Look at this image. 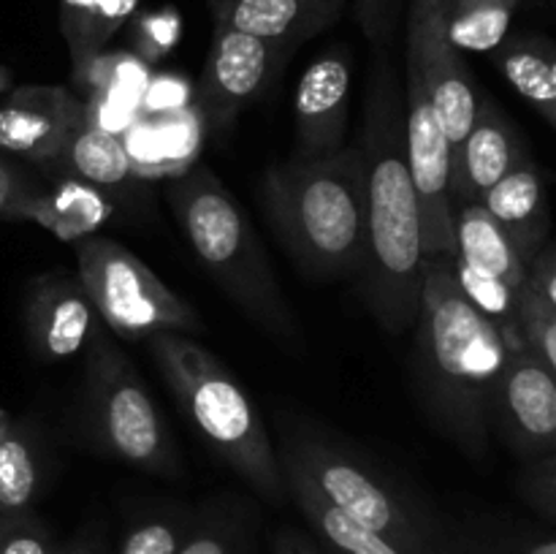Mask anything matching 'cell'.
I'll return each instance as SVG.
<instances>
[{"label":"cell","instance_id":"cell-16","mask_svg":"<svg viewBox=\"0 0 556 554\" xmlns=\"http://www.w3.org/2000/svg\"><path fill=\"white\" fill-rule=\"evenodd\" d=\"M351 60L329 49L307 65L293 90V158H320L345 147Z\"/></svg>","mask_w":556,"mask_h":554},{"label":"cell","instance_id":"cell-20","mask_svg":"<svg viewBox=\"0 0 556 554\" xmlns=\"http://www.w3.org/2000/svg\"><path fill=\"white\" fill-rule=\"evenodd\" d=\"M282 467V478H286L288 500L296 503L302 511L304 521L313 530L315 543L324 554H402L391 546L386 538L372 532L369 527L358 525L353 516L337 508L334 503L324 498L291 462L277 459Z\"/></svg>","mask_w":556,"mask_h":554},{"label":"cell","instance_id":"cell-6","mask_svg":"<svg viewBox=\"0 0 556 554\" xmlns=\"http://www.w3.org/2000/svg\"><path fill=\"white\" fill-rule=\"evenodd\" d=\"M163 375L195 432L258 498L282 505L286 478L258 405L237 375L190 335H155L147 340Z\"/></svg>","mask_w":556,"mask_h":554},{"label":"cell","instance_id":"cell-17","mask_svg":"<svg viewBox=\"0 0 556 554\" xmlns=\"http://www.w3.org/2000/svg\"><path fill=\"white\" fill-rule=\"evenodd\" d=\"M530 155L514 119L494 98H478L472 128L454 150L451 199L454 204L481 199Z\"/></svg>","mask_w":556,"mask_h":554},{"label":"cell","instance_id":"cell-30","mask_svg":"<svg viewBox=\"0 0 556 554\" xmlns=\"http://www.w3.org/2000/svg\"><path fill=\"white\" fill-rule=\"evenodd\" d=\"M516 340L535 353L546 367L556 369V304L546 302L535 288L521 282L514 315Z\"/></svg>","mask_w":556,"mask_h":554},{"label":"cell","instance_id":"cell-7","mask_svg":"<svg viewBox=\"0 0 556 554\" xmlns=\"http://www.w3.org/2000/svg\"><path fill=\"white\" fill-rule=\"evenodd\" d=\"M81 411L87 435L101 454L150 476H182V456L161 407L152 400L139 369L117 345V337L106 329L85 353Z\"/></svg>","mask_w":556,"mask_h":554},{"label":"cell","instance_id":"cell-21","mask_svg":"<svg viewBox=\"0 0 556 554\" xmlns=\"http://www.w3.org/2000/svg\"><path fill=\"white\" fill-rule=\"evenodd\" d=\"M494 65L521 101L556 128V43L546 33H514L492 52Z\"/></svg>","mask_w":556,"mask_h":554},{"label":"cell","instance_id":"cell-32","mask_svg":"<svg viewBox=\"0 0 556 554\" xmlns=\"http://www.w3.org/2000/svg\"><path fill=\"white\" fill-rule=\"evenodd\" d=\"M516 494L538 516V521L554 527L556 521V454L535 462H521L516 476Z\"/></svg>","mask_w":556,"mask_h":554},{"label":"cell","instance_id":"cell-37","mask_svg":"<svg viewBox=\"0 0 556 554\" xmlns=\"http://www.w3.org/2000/svg\"><path fill=\"white\" fill-rule=\"evenodd\" d=\"M11 87H14V74H11L3 63H0V96H3V92H9Z\"/></svg>","mask_w":556,"mask_h":554},{"label":"cell","instance_id":"cell-22","mask_svg":"<svg viewBox=\"0 0 556 554\" xmlns=\"http://www.w3.org/2000/svg\"><path fill=\"white\" fill-rule=\"evenodd\" d=\"M52 478L47 443L38 424L14 418L0 438V516L36 511Z\"/></svg>","mask_w":556,"mask_h":554},{"label":"cell","instance_id":"cell-28","mask_svg":"<svg viewBox=\"0 0 556 554\" xmlns=\"http://www.w3.org/2000/svg\"><path fill=\"white\" fill-rule=\"evenodd\" d=\"M445 38L459 52L492 54L505 36L519 5L500 0H438Z\"/></svg>","mask_w":556,"mask_h":554},{"label":"cell","instance_id":"cell-35","mask_svg":"<svg viewBox=\"0 0 556 554\" xmlns=\"http://www.w3.org/2000/svg\"><path fill=\"white\" fill-rule=\"evenodd\" d=\"M271 554H324L313 538L302 536V532L282 527L271 538Z\"/></svg>","mask_w":556,"mask_h":554},{"label":"cell","instance_id":"cell-8","mask_svg":"<svg viewBox=\"0 0 556 554\" xmlns=\"http://www.w3.org/2000/svg\"><path fill=\"white\" fill-rule=\"evenodd\" d=\"M76 250V277L90 297L103 329L117 340L139 342L155 335L201 331L199 313L174 293L144 261L125 244L92 234L79 239Z\"/></svg>","mask_w":556,"mask_h":554},{"label":"cell","instance_id":"cell-2","mask_svg":"<svg viewBox=\"0 0 556 554\" xmlns=\"http://www.w3.org/2000/svg\"><path fill=\"white\" fill-rule=\"evenodd\" d=\"M413 378L429 421L472 459L489 454V405L508 358L492 318L462 291L454 253L424 255Z\"/></svg>","mask_w":556,"mask_h":554},{"label":"cell","instance_id":"cell-1","mask_svg":"<svg viewBox=\"0 0 556 554\" xmlns=\"http://www.w3.org/2000/svg\"><path fill=\"white\" fill-rule=\"evenodd\" d=\"M356 147L367 177L364 302L389 335L413 329L424 280L416 188L405 158V96L389 54H375Z\"/></svg>","mask_w":556,"mask_h":554},{"label":"cell","instance_id":"cell-23","mask_svg":"<svg viewBox=\"0 0 556 554\" xmlns=\"http://www.w3.org/2000/svg\"><path fill=\"white\" fill-rule=\"evenodd\" d=\"M144 0H58V27L71 58V81H79L92 58L139 14Z\"/></svg>","mask_w":556,"mask_h":554},{"label":"cell","instance_id":"cell-3","mask_svg":"<svg viewBox=\"0 0 556 554\" xmlns=\"http://www.w3.org/2000/svg\"><path fill=\"white\" fill-rule=\"evenodd\" d=\"M261 201L282 248L309 280L358 277L367 255V177L356 144L266 168Z\"/></svg>","mask_w":556,"mask_h":554},{"label":"cell","instance_id":"cell-39","mask_svg":"<svg viewBox=\"0 0 556 554\" xmlns=\"http://www.w3.org/2000/svg\"><path fill=\"white\" fill-rule=\"evenodd\" d=\"M318 3L324 5V9L329 11L331 16H337V14H340V9H342V3H345V0H318Z\"/></svg>","mask_w":556,"mask_h":554},{"label":"cell","instance_id":"cell-11","mask_svg":"<svg viewBox=\"0 0 556 554\" xmlns=\"http://www.w3.org/2000/svg\"><path fill=\"white\" fill-rule=\"evenodd\" d=\"M489 429L519 462L556 454V369L510 345L489 405Z\"/></svg>","mask_w":556,"mask_h":554},{"label":"cell","instance_id":"cell-26","mask_svg":"<svg viewBox=\"0 0 556 554\" xmlns=\"http://www.w3.org/2000/svg\"><path fill=\"white\" fill-rule=\"evenodd\" d=\"M58 177L79 179V182L96 185V188H119L134 177V161L128 147L117 134L87 123L76 130L74 139L63 150V155L52 163Z\"/></svg>","mask_w":556,"mask_h":554},{"label":"cell","instance_id":"cell-14","mask_svg":"<svg viewBox=\"0 0 556 554\" xmlns=\"http://www.w3.org/2000/svg\"><path fill=\"white\" fill-rule=\"evenodd\" d=\"M87 123L90 112L68 87H11L0 101V152L43 174Z\"/></svg>","mask_w":556,"mask_h":554},{"label":"cell","instance_id":"cell-31","mask_svg":"<svg viewBox=\"0 0 556 554\" xmlns=\"http://www.w3.org/2000/svg\"><path fill=\"white\" fill-rule=\"evenodd\" d=\"M47 185V177L38 168L0 152V221H27Z\"/></svg>","mask_w":556,"mask_h":554},{"label":"cell","instance_id":"cell-36","mask_svg":"<svg viewBox=\"0 0 556 554\" xmlns=\"http://www.w3.org/2000/svg\"><path fill=\"white\" fill-rule=\"evenodd\" d=\"M60 554H112L106 536L96 527H87V530L76 532L71 541H65L60 546Z\"/></svg>","mask_w":556,"mask_h":554},{"label":"cell","instance_id":"cell-4","mask_svg":"<svg viewBox=\"0 0 556 554\" xmlns=\"http://www.w3.org/2000/svg\"><path fill=\"white\" fill-rule=\"evenodd\" d=\"M168 206L195 261L228 302L264 335L302 345V324L271 269L264 242L220 177L206 166H193L168 188Z\"/></svg>","mask_w":556,"mask_h":554},{"label":"cell","instance_id":"cell-34","mask_svg":"<svg viewBox=\"0 0 556 554\" xmlns=\"http://www.w3.org/2000/svg\"><path fill=\"white\" fill-rule=\"evenodd\" d=\"M128 25L136 58L144 60V63L163 60L179 41V16L174 9L136 14Z\"/></svg>","mask_w":556,"mask_h":554},{"label":"cell","instance_id":"cell-9","mask_svg":"<svg viewBox=\"0 0 556 554\" xmlns=\"http://www.w3.org/2000/svg\"><path fill=\"white\" fill-rule=\"evenodd\" d=\"M454 272L462 291L497 324L508 348L521 345L514 315L527 261L478 199L454 204Z\"/></svg>","mask_w":556,"mask_h":554},{"label":"cell","instance_id":"cell-13","mask_svg":"<svg viewBox=\"0 0 556 554\" xmlns=\"http://www.w3.org/2000/svg\"><path fill=\"white\" fill-rule=\"evenodd\" d=\"M286 52L288 49L277 43L215 27L195 85V103L212 134L223 136L231 130L239 114L258 101Z\"/></svg>","mask_w":556,"mask_h":554},{"label":"cell","instance_id":"cell-18","mask_svg":"<svg viewBox=\"0 0 556 554\" xmlns=\"http://www.w3.org/2000/svg\"><path fill=\"white\" fill-rule=\"evenodd\" d=\"M478 201L486 206L489 215L516 244L525 261H530L552 239L546 179L541 163L532 155H527L508 177L500 179Z\"/></svg>","mask_w":556,"mask_h":554},{"label":"cell","instance_id":"cell-38","mask_svg":"<svg viewBox=\"0 0 556 554\" xmlns=\"http://www.w3.org/2000/svg\"><path fill=\"white\" fill-rule=\"evenodd\" d=\"M11 424H14V416H11V413L5 411V407H0V438H3V435L9 432Z\"/></svg>","mask_w":556,"mask_h":554},{"label":"cell","instance_id":"cell-25","mask_svg":"<svg viewBox=\"0 0 556 554\" xmlns=\"http://www.w3.org/2000/svg\"><path fill=\"white\" fill-rule=\"evenodd\" d=\"M454 554H556L554 527L510 514L454 519Z\"/></svg>","mask_w":556,"mask_h":554},{"label":"cell","instance_id":"cell-40","mask_svg":"<svg viewBox=\"0 0 556 554\" xmlns=\"http://www.w3.org/2000/svg\"><path fill=\"white\" fill-rule=\"evenodd\" d=\"M500 3H510V5H521L525 0H500Z\"/></svg>","mask_w":556,"mask_h":554},{"label":"cell","instance_id":"cell-15","mask_svg":"<svg viewBox=\"0 0 556 554\" xmlns=\"http://www.w3.org/2000/svg\"><path fill=\"white\" fill-rule=\"evenodd\" d=\"M101 331L103 324L79 277L65 269L33 277L25 297V340L36 362L85 356Z\"/></svg>","mask_w":556,"mask_h":554},{"label":"cell","instance_id":"cell-33","mask_svg":"<svg viewBox=\"0 0 556 554\" xmlns=\"http://www.w3.org/2000/svg\"><path fill=\"white\" fill-rule=\"evenodd\" d=\"M60 546L36 511L0 516V554H60Z\"/></svg>","mask_w":556,"mask_h":554},{"label":"cell","instance_id":"cell-24","mask_svg":"<svg viewBox=\"0 0 556 554\" xmlns=\"http://www.w3.org/2000/svg\"><path fill=\"white\" fill-rule=\"evenodd\" d=\"M112 215L114 201L109 199L106 190L79 179L58 177V182H49L47 190L38 196L27 221L38 223L63 242L76 244L79 239L101 231Z\"/></svg>","mask_w":556,"mask_h":554},{"label":"cell","instance_id":"cell-5","mask_svg":"<svg viewBox=\"0 0 556 554\" xmlns=\"http://www.w3.org/2000/svg\"><path fill=\"white\" fill-rule=\"evenodd\" d=\"M275 451L329 503L386 538L396 552L454 554V519L362 451L302 421L282 424Z\"/></svg>","mask_w":556,"mask_h":554},{"label":"cell","instance_id":"cell-27","mask_svg":"<svg viewBox=\"0 0 556 554\" xmlns=\"http://www.w3.org/2000/svg\"><path fill=\"white\" fill-rule=\"evenodd\" d=\"M258 514L242 498H217L195 508L177 554H255Z\"/></svg>","mask_w":556,"mask_h":554},{"label":"cell","instance_id":"cell-19","mask_svg":"<svg viewBox=\"0 0 556 554\" xmlns=\"http://www.w3.org/2000/svg\"><path fill=\"white\" fill-rule=\"evenodd\" d=\"M210 9L215 27L286 49L307 41L337 20L318 0H210Z\"/></svg>","mask_w":556,"mask_h":554},{"label":"cell","instance_id":"cell-12","mask_svg":"<svg viewBox=\"0 0 556 554\" xmlns=\"http://www.w3.org/2000/svg\"><path fill=\"white\" fill-rule=\"evenodd\" d=\"M405 71L418 76L456 150L476 119L478 87L462 52L445 38L438 0H413L407 14Z\"/></svg>","mask_w":556,"mask_h":554},{"label":"cell","instance_id":"cell-10","mask_svg":"<svg viewBox=\"0 0 556 554\" xmlns=\"http://www.w3.org/2000/svg\"><path fill=\"white\" fill-rule=\"evenodd\" d=\"M405 158L421 215L424 255L454 253V147L416 74L405 71Z\"/></svg>","mask_w":556,"mask_h":554},{"label":"cell","instance_id":"cell-29","mask_svg":"<svg viewBox=\"0 0 556 554\" xmlns=\"http://www.w3.org/2000/svg\"><path fill=\"white\" fill-rule=\"evenodd\" d=\"M195 508L179 503H147L125 521L112 554H177L193 525Z\"/></svg>","mask_w":556,"mask_h":554}]
</instances>
